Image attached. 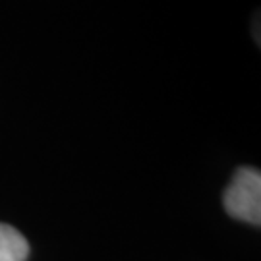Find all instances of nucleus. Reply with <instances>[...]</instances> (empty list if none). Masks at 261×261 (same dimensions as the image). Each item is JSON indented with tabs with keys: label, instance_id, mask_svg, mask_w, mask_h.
Listing matches in <instances>:
<instances>
[{
	"label": "nucleus",
	"instance_id": "nucleus-1",
	"mask_svg": "<svg viewBox=\"0 0 261 261\" xmlns=\"http://www.w3.org/2000/svg\"><path fill=\"white\" fill-rule=\"evenodd\" d=\"M224 209L230 217L244 223L261 224V174L257 168L242 167L234 172L224 190Z\"/></svg>",
	"mask_w": 261,
	"mask_h": 261
},
{
	"label": "nucleus",
	"instance_id": "nucleus-2",
	"mask_svg": "<svg viewBox=\"0 0 261 261\" xmlns=\"http://www.w3.org/2000/svg\"><path fill=\"white\" fill-rule=\"evenodd\" d=\"M29 244L18 228L0 223V261H25Z\"/></svg>",
	"mask_w": 261,
	"mask_h": 261
}]
</instances>
